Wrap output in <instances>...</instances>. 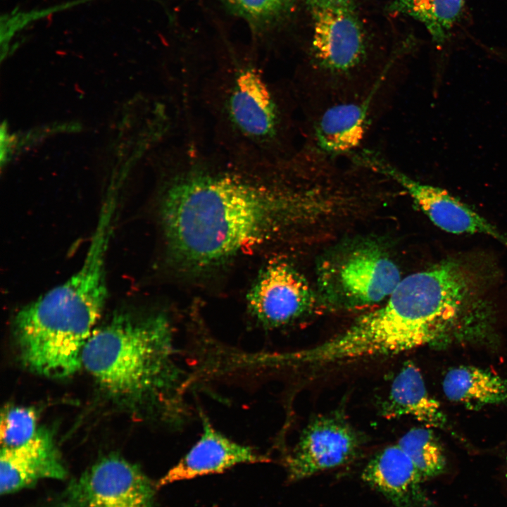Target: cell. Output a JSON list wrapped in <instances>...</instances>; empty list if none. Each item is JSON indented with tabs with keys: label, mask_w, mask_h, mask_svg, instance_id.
<instances>
[{
	"label": "cell",
	"mask_w": 507,
	"mask_h": 507,
	"mask_svg": "<svg viewBox=\"0 0 507 507\" xmlns=\"http://www.w3.org/2000/svg\"><path fill=\"white\" fill-rule=\"evenodd\" d=\"M339 207L341 194L330 173L316 162L299 160L293 181L275 184L190 165L165 189L161 215L170 258L198 272Z\"/></svg>",
	"instance_id": "cell-1"
},
{
	"label": "cell",
	"mask_w": 507,
	"mask_h": 507,
	"mask_svg": "<svg viewBox=\"0 0 507 507\" xmlns=\"http://www.w3.org/2000/svg\"><path fill=\"white\" fill-rule=\"evenodd\" d=\"M463 298L454 280L432 266L412 273L377 308L304 351L311 366L396 355L436 344L459 327Z\"/></svg>",
	"instance_id": "cell-2"
},
{
	"label": "cell",
	"mask_w": 507,
	"mask_h": 507,
	"mask_svg": "<svg viewBox=\"0 0 507 507\" xmlns=\"http://www.w3.org/2000/svg\"><path fill=\"white\" fill-rule=\"evenodd\" d=\"M82 363L113 396L156 403L167 418H182L184 373L171 326L163 315H115L94 329Z\"/></svg>",
	"instance_id": "cell-3"
},
{
	"label": "cell",
	"mask_w": 507,
	"mask_h": 507,
	"mask_svg": "<svg viewBox=\"0 0 507 507\" xmlns=\"http://www.w3.org/2000/svg\"><path fill=\"white\" fill-rule=\"evenodd\" d=\"M313 22L308 60L299 73L307 113L368 94L387 65L374 60L356 0H306Z\"/></svg>",
	"instance_id": "cell-4"
},
{
	"label": "cell",
	"mask_w": 507,
	"mask_h": 507,
	"mask_svg": "<svg viewBox=\"0 0 507 507\" xmlns=\"http://www.w3.org/2000/svg\"><path fill=\"white\" fill-rule=\"evenodd\" d=\"M117 203L113 193L103 203L80 268L17 313L21 323L53 345L87 341L101 315L108 295L106 263Z\"/></svg>",
	"instance_id": "cell-5"
},
{
	"label": "cell",
	"mask_w": 507,
	"mask_h": 507,
	"mask_svg": "<svg viewBox=\"0 0 507 507\" xmlns=\"http://www.w3.org/2000/svg\"><path fill=\"white\" fill-rule=\"evenodd\" d=\"M401 279L397 264L375 242L336 249L317 269L320 301L329 310L358 309L384 301Z\"/></svg>",
	"instance_id": "cell-6"
},
{
	"label": "cell",
	"mask_w": 507,
	"mask_h": 507,
	"mask_svg": "<svg viewBox=\"0 0 507 507\" xmlns=\"http://www.w3.org/2000/svg\"><path fill=\"white\" fill-rule=\"evenodd\" d=\"M399 74L395 64L365 95L308 114L306 146L334 158L346 157L361 149L394 92Z\"/></svg>",
	"instance_id": "cell-7"
},
{
	"label": "cell",
	"mask_w": 507,
	"mask_h": 507,
	"mask_svg": "<svg viewBox=\"0 0 507 507\" xmlns=\"http://www.w3.org/2000/svg\"><path fill=\"white\" fill-rule=\"evenodd\" d=\"M154 494L139 467L111 455L73 480L44 507H154Z\"/></svg>",
	"instance_id": "cell-8"
},
{
	"label": "cell",
	"mask_w": 507,
	"mask_h": 507,
	"mask_svg": "<svg viewBox=\"0 0 507 507\" xmlns=\"http://www.w3.org/2000/svg\"><path fill=\"white\" fill-rule=\"evenodd\" d=\"M353 158L401 187L442 230L454 234H484L507 246L505 234L446 190L414 180L377 151L361 149L354 153Z\"/></svg>",
	"instance_id": "cell-9"
},
{
	"label": "cell",
	"mask_w": 507,
	"mask_h": 507,
	"mask_svg": "<svg viewBox=\"0 0 507 507\" xmlns=\"http://www.w3.org/2000/svg\"><path fill=\"white\" fill-rule=\"evenodd\" d=\"M342 412L313 418L287 458L288 478L298 481L353 461L364 443Z\"/></svg>",
	"instance_id": "cell-10"
},
{
	"label": "cell",
	"mask_w": 507,
	"mask_h": 507,
	"mask_svg": "<svg viewBox=\"0 0 507 507\" xmlns=\"http://www.w3.org/2000/svg\"><path fill=\"white\" fill-rule=\"evenodd\" d=\"M225 112L235 130L249 141L269 143L280 138L285 114L276 95L256 69L242 67L233 73Z\"/></svg>",
	"instance_id": "cell-11"
},
{
	"label": "cell",
	"mask_w": 507,
	"mask_h": 507,
	"mask_svg": "<svg viewBox=\"0 0 507 507\" xmlns=\"http://www.w3.org/2000/svg\"><path fill=\"white\" fill-rule=\"evenodd\" d=\"M253 316L265 327L289 325L313 308L315 296L305 278L286 262L268 265L247 295Z\"/></svg>",
	"instance_id": "cell-12"
},
{
	"label": "cell",
	"mask_w": 507,
	"mask_h": 507,
	"mask_svg": "<svg viewBox=\"0 0 507 507\" xmlns=\"http://www.w3.org/2000/svg\"><path fill=\"white\" fill-rule=\"evenodd\" d=\"M202 432L189 451L161 479L159 485L221 473L235 465L265 463L268 459L252 447L220 432L204 417Z\"/></svg>",
	"instance_id": "cell-13"
},
{
	"label": "cell",
	"mask_w": 507,
	"mask_h": 507,
	"mask_svg": "<svg viewBox=\"0 0 507 507\" xmlns=\"http://www.w3.org/2000/svg\"><path fill=\"white\" fill-rule=\"evenodd\" d=\"M0 470L1 495L32 486L42 479L61 480L67 475L53 435L44 428L22 445L1 448Z\"/></svg>",
	"instance_id": "cell-14"
},
{
	"label": "cell",
	"mask_w": 507,
	"mask_h": 507,
	"mask_svg": "<svg viewBox=\"0 0 507 507\" xmlns=\"http://www.w3.org/2000/svg\"><path fill=\"white\" fill-rule=\"evenodd\" d=\"M362 480L394 507H427L424 482L408 456L397 444L377 453L366 464Z\"/></svg>",
	"instance_id": "cell-15"
},
{
	"label": "cell",
	"mask_w": 507,
	"mask_h": 507,
	"mask_svg": "<svg viewBox=\"0 0 507 507\" xmlns=\"http://www.w3.org/2000/svg\"><path fill=\"white\" fill-rule=\"evenodd\" d=\"M381 413L388 419L411 416L428 427L445 428L447 424L440 403L429 394L420 370L411 361L392 380Z\"/></svg>",
	"instance_id": "cell-16"
},
{
	"label": "cell",
	"mask_w": 507,
	"mask_h": 507,
	"mask_svg": "<svg viewBox=\"0 0 507 507\" xmlns=\"http://www.w3.org/2000/svg\"><path fill=\"white\" fill-rule=\"evenodd\" d=\"M442 389L448 399L469 409L507 403V379L475 366L449 370Z\"/></svg>",
	"instance_id": "cell-17"
},
{
	"label": "cell",
	"mask_w": 507,
	"mask_h": 507,
	"mask_svg": "<svg viewBox=\"0 0 507 507\" xmlns=\"http://www.w3.org/2000/svg\"><path fill=\"white\" fill-rule=\"evenodd\" d=\"M467 0H392L389 11L408 15L425 27L433 42L443 45L461 20Z\"/></svg>",
	"instance_id": "cell-18"
},
{
	"label": "cell",
	"mask_w": 507,
	"mask_h": 507,
	"mask_svg": "<svg viewBox=\"0 0 507 507\" xmlns=\"http://www.w3.org/2000/svg\"><path fill=\"white\" fill-rule=\"evenodd\" d=\"M396 444L411 458L423 481L444 472L446 467L445 453L430 427L412 428Z\"/></svg>",
	"instance_id": "cell-19"
},
{
	"label": "cell",
	"mask_w": 507,
	"mask_h": 507,
	"mask_svg": "<svg viewBox=\"0 0 507 507\" xmlns=\"http://www.w3.org/2000/svg\"><path fill=\"white\" fill-rule=\"evenodd\" d=\"M37 413L32 407L9 405L1 411V448L22 445L32 439L38 429Z\"/></svg>",
	"instance_id": "cell-20"
},
{
	"label": "cell",
	"mask_w": 507,
	"mask_h": 507,
	"mask_svg": "<svg viewBox=\"0 0 507 507\" xmlns=\"http://www.w3.org/2000/svg\"><path fill=\"white\" fill-rule=\"evenodd\" d=\"M242 11L255 16L276 15L284 10L292 0H232Z\"/></svg>",
	"instance_id": "cell-21"
}]
</instances>
